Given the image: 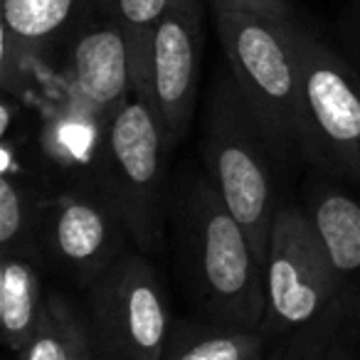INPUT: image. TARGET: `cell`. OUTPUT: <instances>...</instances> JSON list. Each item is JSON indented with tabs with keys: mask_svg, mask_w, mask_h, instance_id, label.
<instances>
[{
	"mask_svg": "<svg viewBox=\"0 0 360 360\" xmlns=\"http://www.w3.org/2000/svg\"><path fill=\"white\" fill-rule=\"evenodd\" d=\"M168 232L183 289L200 319L259 330L266 266L205 173H186L170 188Z\"/></svg>",
	"mask_w": 360,
	"mask_h": 360,
	"instance_id": "6da1fadb",
	"label": "cell"
},
{
	"mask_svg": "<svg viewBox=\"0 0 360 360\" xmlns=\"http://www.w3.org/2000/svg\"><path fill=\"white\" fill-rule=\"evenodd\" d=\"M264 274L266 360H314L345 338L333 264L304 207L279 205Z\"/></svg>",
	"mask_w": 360,
	"mask_h": 360,
	"instance_id": "7a4b0ae2",
	"label": "cell"
},
{
	"mask_svg": "<svg viewBox=\"0 0 360 360\" xmlns=\"http://www.w3.org/2000/svg\"><path fill=\"white\" fill-rule=\"evenodd\" d=\"M200 150L205 175L266 266L274 217L281 205L276 195V168L281 165L227 65L212 77L207 91Z\"/></svg>",
	"mask_w": 360,
	"mask_h": 360,
	"instance_id": "3957f363",
	"label": "cell"
},
{
	"mask_svg": "<svg viewBox=\"0 0 360 360\" xmlns=\"http://www.w3.org/2000/svg\"><path fill=\"white\" fill-rule=\"evenodd\" d=\"M225 65L247 106L259 121L281 168L306 163L301 72L291 42V22L257 13L212 6Z\"/></svg>",
	"mask_w": 360,
	"mask_h": 360,
	"instance_id": "277c9868",
	"label": "cell"
},
{
	"mask_svg": "<svg viewBox=\"0 0 360 360\" xmlns=\"http://www.w3.org/2000/svg\"><path fill=\"white\" fill-rule=\"evenodd\" d=\"M173 153L155 111L131 96L106 124L96 188L126 227L141 255H155L168 235L170 188L168 158Z\"/></svg>",
	"mask_w": 360,
	"mask_h": 360,
	"instance_id": "5b68a950",
	"label": "cell"
},
{
	"mask_svg": "<svg viewBox=\"0 0 360 360\" xmlns=\"http://www.w3.org/2000/svg\"><path fill=\"white\" fill-rule=\"evenodd\" d=\"M289 32L301 72L306 163L360 191V72L296 20Z\"/></svg>",
	"mask_w": 360,
	"mask_h": 360,
	"instance_id": "8992f818",
	"label": "cell"
},
{
	"mask_svg": "<svg viewBox=\"0 0 360 360\" xmlns=\"http://www.w3.org/2000/svg\"><path fill=\"white\" fill-rule=\"evenodd\" d=\"M86 321L94 343L111 360H163L173 321L155 266L126 250L86 289Z\"/></svg>",
	"mask_w": 360,
	"mask_h": 360,
	"instance_id": "52a82bcc",
	"label": "cell"
},
{
	"mask_svg": "<svg viewBox=\"0 0 360 360\" xmlns=\"http://www.w3.org/2000/svg\"><path fill=\"white\" fill-rule=\"evenodd\" d=\"M126 242V227L96 186L40 205L42 262L84 291L129 250Z\"/></svg>",
	"mask_w": 360,
	"mask_h": 360,
	"instance_id": "ba28073f",
	"label": "cell"
},
{
	"mask_svg": "<svg viewBox=\"0 0 360 360\" xmlns=\"http://www.w3.org/2000/svg\"><path fill=\"white\" fill-rule=\"evenodd\" d=\"M202 55L200 0H168L153 32L150 55V109L165 131L170 148L186 139L195 114Z\"/></svg>",
	"mask_w": 360,
	"mask_h": 360,
	"instance_id": "9c48e42d",
	"label": "cell"
},
{
	"mask_svg": "<svg viewBox=\"0 0 360 360\" xmlns=\"http://www.w3.org/2000/svg\"><path fill=\"white\" fill-rule=\"evenodd\" d=\"M330 257L343 311L345 338L360 353V200L338 180L316 170L306 186V205Z\"/></svg>",
	"mask_w": 360,
	"mask_h": 360,
	"instance_id": "30bf717a",
	"label": "cell"
},
{
	"mask_svg": "<svg viewBox=\"0 0 360 360\" xmlns=\"http://www.w3.org/2000/svg\"><path fill=\"white\" fill-rule=\"evenodd\" d=\"M70 91L77 109L109 124L129 104L131 60L126 35L116 20L84 30L72 45Z\"/></svg>",
	"mask_w": 360,
	"mask_h": 360,
	"instance_id": "8fae6325",
	"label": "cell"
},
{
	"mask_svg": "<svg viewBox=\"0 0 360 360\" xmlns=\"http://www.w3.org/2000/svg\"><path fill=\"white\" fill-rule=\"evenodd\" d=\"M40 262L18 255H0V323L3 338L20 355L45 311Z\"/></svg>",
	"mask_w": 360,
	"mask_h": 360,
	"instance_id": "7c38bea8",
	"label": "cell"
},
{
	"mask_svg": "<svg viewBox=\"0 0 360 360\" xmlns=\"http://www.w3.org/2000/svg\"><path fill=\"white\" fill-rule=\"evenodd\" d=\"M163 360H266V340L257 328L178 321Z\"/></svg>",
	"mask_w": 360,
	"mask_h": 360,
	"instance_id": "4fadbf2b",
	"label": "cell"
},
{
	"mask_svg": "<svg viewBox=\"0 0 360 360\" xmlns=\"http://www.w3.org/2000/svg\"><path fill=\"white\" fill-rule=\"evenodd\" d=\"M99 6L116 20L126 35L131 60V91L136 99L150 106V55H153V32L163 15L168 0H99Z\"/></svg>",
	"mask_w": 360,
	"mask_h": 360,
	"instance_id": "5bb4252c",
	"label": "cell"
},
{
	"mask_svg": "<svg viewBox=\"0 0 360 360\" xmlns=\"http://www.w3.org/2000/svg\"><path fill=\"white\" fill-rule=\"evenodd\" d=\"M89 333L86 311L62 291H47L45 311L20 360H75L82 340Z\"/></svg>",
	"mask_w": 360,
	"mask_h": 360,
	"instance_id": "9a60e30c",
	"label": "cell"
},
{
	"mask_svg": "<svg viewBox=\"0 0 360 360\" xmlns=\"http://www.w3.org/2000/svg\"><path fill=\"white\" fill-rule=\"evenodd\" d=\"M82 0H3V22L32 55L55 42L75 22Z\"/></svg>",
	"mask_w": 360,
	"mask_h": 360,
	"instance_id": "2e32d148",
	"label": "cell"
},
{
	"mask_svg": "<svg viewBox=\"0 0 360 360\" xmlns=\"http://www.w3.org/2000/svg\"><path fill=\"white\" fill-rule=\"evenodd\" d=\"M0 255H18L42 264L40 255V202L30 188L13 173L0 180Z\"/></svg>",
	"mask_w": 360,
	"mask_h": 360,
	"instance_id": "e0dca14e",
	"label": "cell"
},
{
	"mask_svg": "<svg viewBox=\"0 0 360 360\" xmlns=\"http://www.w3.org/2000/svg\"><path fill=\"white\" fill-rule=\"evenodd\" d=\"M0 82H3V89L11 94V91H20L25 86V75H27V62L30 57H35L25 45L15 40L8 30L0 27Z\"/></svg>",
	"mask_w": 360,
	"mask_h": 360,
	"instance_id": "ac0fdd59",
	"label": "cell"
},
{
	"mask_svg": "<svg viewBox=\"0 0 360 360\" xmlns=\"http://www.w3.org/2000/svg\"><path fill=\"white\" fill-rule=\"evenodd\" d=\"M338 35L343 42L345 60L360 72V0H350L345 11L340 13Z\"/></svg>",
	"mask_w": 360,
	"mask_h": 360,
	"instance_id": "d6986e66",
	"label": "cell"
},
{
	"mask_svg": "<svg viewBox=\"0 0 360 360\" xmlns=\"http://www.w3.org/2000/svg\"><path fill=\"white\" fill-rule=\"evenodd\" d=\"M212 6H225V8H237V11L257 13V15H264L276 22L296 20L289 0H212Z\"/></svg>",
	"mask_w": 360,
	"mask_h": 360,
	"instance_id": "ffe728a7",
	"label": "cell"
},
{
	"mask_svg": "<svg viewBox=\"0 0 360 360\" xmlns=\"http://www.w3.org/2000/svg\"><path fill=\"white\" fill-rule=\"evenodd\" d=\"M314 360H360V353L348 338H340V340H335L326 353H321L319 358H314Z\"/></svg>",
	"mask_w": 360,
	"mask_h": 360,
	"instance_id": "44dd1931",
	"label": "cell"
},
{
	"mask_svg": "<svg viewBox=\"0 0 360 360\" xmlns=\"http://www.w3.org/2000/svg\"><path fill=\"white\" fill-rule=\"evenodd\" d=\"M75 360H111V358L94 343V338H91V330H89V333H86V338L82 340L79 353H77Z\"/></svg>",
	"mask_w": 360,
	"mask_h": 360,
	"instance_id": "7402d4cb",
	"label": "cell"
}]
</instances>
